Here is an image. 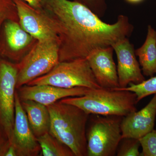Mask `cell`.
Wrapping results in <instances>:
<instances>
[{"mask_svg":"<svg viewBox=\"0 0 156 156\" xmlns=\"http://www.w3.org/2000/svg\"><path fill=\"white\" fill-rule=\"evenodd\" d=\"M37 140L42 156H75L69 147L50 132L37 137Z\"/></svg>","mask_w":156,"mask_h":156,"instance_id":"e0dca14e","label":"cell"},{"mask_svg":"<svg viewBox=\"0 0 156 156\" xmlns=\"http://www.w3.org/2000/svg\"><path fill=\"white\" fill-rule=\"evenodd\" d=\"M123 117L97 116L87 132V156H114L122 139L121 122Z\"/></svg>","mask_w":156,"mask_h":156,"instance_id":"5b68a950","label":"cell"},{"mask_svg":"<svg viewBox=\"0 0 156 156\" xmlns=\"http://www.w3.org/2000/svg\"><path fill=\"white\" fill-rule=\"evenodd\" d=\"M28 3V5L33 8L37 9H39L42 6V0H23Z\"/></svg>","mask_w":156,"mask_h":156,"instance_id":"cb8c5ba5","label":"cell"},{"mask_svg":"<svg viewBox=\"0 0 156 156\" xmlns=\"http://www.w3.org/2000/svg\"><path fill=\"white\" fill-rule=\"evenodd\" d=\"M112 47L99 48L89 54L87 58L98 83L101 88H119Z\"/></svg>","mask_w":156,"mask_h":156,"instance_id":"7c38bea8","label":"cell"},{"mask_svg":"<svg viewBox=\"0 0 156 156\" xmlns=\"http://www.w3.org/2000/svg\"><path fill=\"white\" fill-rule=\"evenodd\" d=\"M142 152L140 156H156V129L139 139Z\"/></svg>","mask_w":156,"mask_h":156,"instance_id":"ffe728a7","label":"cell"},{"mask_svg":"<svg viewBox=\"0 0 156 156\" xmlns=\"http://www.w3.org/2000/svg\"><path fill=\"white\" fill-rule=\"evenodd\" d=\"M120 90H126L134 92L136 95L137 102L144 98L156 94V76L137 84L130 83L125 88H117Z\"/></svg>","mask_w":156,"mask_h":156,"instance_id":"ac0fdd59","label":"cell"},{"mask_svg":"<svg viewBox=\"0 0 156 156\" xmlns=\"http://www.w3.org/2000/svg\"><path fill=\"white\" fill-rule=\"evenodd\" d=\"M14 8L16 6L13 0H0V26L8 20H14Z\"/></svg>","mask_w":156,"mask_h":156,"instance_id":"7402d4cb","label":"cell"},{"mask_svg":"<svg viewBox=\"0 0 156 156\" xmlns=\"http://www.w3.org/2000/svg\"><path fill=\"white\" fill-rule=\"evenodd\" d=\"M48 107L50 134L69 147L75 156H87V126L90 115L78 107L59 101Z\"/></svg>","mask_w":156,"mask_h":156,"instance_id":"7a4b0ae2","label":"cell"},{"mask_svg":"<svg viewBox=\"0 0 156 156\" xmlns=\"http://www.w3.org/2000/svg\"></svg>","mask_w":156,"mask_h":156,"instance_id":"4316f807","label":"cell"},{"mask_svg":"<svg viewBox=\"0 0 156 156\" xmlns=\"http://www.w3.org/2000/svg\"><path fill=\"white\" fill-rule=\"evenodd\" d=\"M10 143L16 149L17 156H37L41 154V148L37 138L30 126L17 91L15 93L14 127Z\"/></svg>","mask_w":156,"mask_h":156,"instance_id":"9c48e42d","label":"cell"},{"mask_svg":"<svg viewBox=\"0 0 156 156\" xmlns=\"http://www.w3.org/2000/svg\"><path fill=\"white\" fill-rule=\"evenodd\" d=\"M156 117V94L144 108L123 118L121 122L122 138L139 139L154 129Z\"/></svg>","mask_w":156,"mask_h":156,"instance_id":"4fadbf2b","label":"cell"},{"mask_svg":"<svg viewBox=\"0 0 156 156\" xmlns=\"http://www.w3.org/2000/svg\"><path fill=\"white\" fill-rule=\"evenodd\" d=\"M20 25L38 41L59 40V34L53 19L23 0H13Z\"/></svg>","mask_w":156,"mask_h":156,"instance_id":"ba28073f","label":"cell"},{"mask_svg":"<svg viewBox=\"0 0 156 156\" xmlns=\"http://www.w3.org/2000/svg\"><path fill=\"white\" fill-rule=\"evenodd\" d=\"M27 85H49L65 89L101 88L98 83L87 58L59 62L48 73Z\"/></svg>","mask_w":156,"mask_h":156,"instance_id":"277c9868","label":"cell"},{"mask_svg":"<svg viewBox=\"0 0 156 156\" xmlns=\"http://www.w3.org/2000/svg\"><path fill=\"white\" fill-rule=\"evenodd\" d=\"M135 53L144 76H154L156 74V31L151 26H148L145 42Z\"/></svg>","mask_w":156,"mask_h":156,"instance_id":"9a60e30c","label":"cell"},{"mask_svg":"<svg viewBox=\"0 0 156 156\" xmlns=\"http://www.w3.org/2000/svg\"><path fill=\"white\" fill-rule=\"evenodd\" d=\"M112 47L117 56L119 88H126L130 83L139 84L145 80L136 59L134 45L130 43L128 38L121 39Z\"/></svg>","mask_w":156,"mask_h":156,"instance_id":"30bf717a","label":"cell"},{"mask_svg":"<svg viewBox=\"0 0 156 156\" xmlns=\"http://www.w3.org/2000/svg\"><path fill=\"white\" fill-rule=\"evenodd\" d=\"M128 2L131 4H137L143 2L144 0H126Z\"/></svg>","mask_w":156,"mask_h":156,"instance_id":"484cf974","label":"cell"},{"mask_svg":"<svg viewBox=\"0 0 156 156\" xmlns=\"http://www.w3.org/2000/svg\"><path fill=\"white\" fill-rule=\"evenodd\" d=\"M18 66L0 60V135L11 141L15 117Z\"/></svg>","mask_w":156,"mask_h":156,"instance_id":"52a82bcc","label":"cell"},{"mask_svg":"<svg viewBox=\"0 0 156 156\" xmlns=\"http://www.w3.org/2000/svg\"><path fill=\"white\" fill-rule=\"evenodd\" d=\"M43 5L53 15L58 29L59 62L87 58L97 49L129 37L134 30L127 16L119 15L115 23L109 24L76 1L42 0Z\"/></svg>","mask_w":156,"mask_h":156,"instance_id":"6da1fadb","label":"cell"},{"mask_svg":"<svg viewBox=\"0 0 156 156\" xmlns=\"http://www.w3.org/2000/svg\"><path fill=\"white\" fill-rule=\"evenodd\" d=\"M140 146L139 139L133 138H122L118 147L116 156H140L139 151Z\"/></svg>","mask_w":156,"mask_h":156,"instance_id":"d6986e66","label":"cell"},{"mask_svg":"<svg viewBox=\"0 0 156 156\" xmlns=\"http://www.w3.org/2000/svg\"><path fill=\"white\" fill-rule=\"evenodd\" d=\"M29 123L37 138L49 132L50 115L48 106L32 100H20Z\"/></svg>","mask_w":156,"mask_h":156,"instance_id":"5bb4252c","label":"cell"},{"mask_svg":"<svg viewBox=\"0 0 156 156\" xmlns=\"http://www.w3.org/2000/svg\"><path fill=\"white\" fill-rule=\"evenodd\" d=\"M10 144L9 140L0 135V156H5Z\"/></svg>","mask_w":156,"mask_h":156,"instance_id":"603a6c76","label":"cell"},{"mask_svg":"<svg viewBox=\"0 0 156 156\" xmlns=\"http://www.w3.org/2000/svg\"><path fill=\"white\" fill-rule=\"evenodd\" d=\"M76 2L87 6L99 17H103L107 9L106 0H76Z\"/></svg>","mask_w":156,"mask_h":156,"instance_id":"44dd1931","label":"cell"},{"mask_svg":"<svg viewBox=\"0 0 156 156\" xmlns=\"http://www.w3.org/2000/svg\"><path fill=\"white\" fill-rule=\"evenodd\" d=\"M59 101L78 107L89 115L122 117L137 111L138 103L134 92L104 88L89 89L83 96L66 98Z\"/></svg>","mask_w":156,"mask_h":156,"instance_id":"3957f363","label":"cell"},{"mask_svg":"<svg viewBox=\"0 0 156 156\" xmlns=\"http://www.w3.org/2000/svg\"><path fill=\"white\" fill-rule=\"evenodd\" d=\"M5 156H17L16 149L11 143L10 144V145L6 151Z\"/></svg>","mask_w":156,"mask_h":156,"instance_id":"d4e9b609","label":"cell"},{"mask_svg":"<svg viewBox=\"0 0 156 156\" xmlns=\"http://www.w3.org/2000/svg\"><path fill=\"white\" fill-rule=\"evenodd\" d=\"M4 32L7 46L13 53L25 48L30 44L33 38L21 25L12 20L5 21Z\"/></svg>","mask_w":156,"mask_h":156,"instance_id":"2e32d148","label":"cell"},{"mask_svg":"<svg viewBox=\"0 0 156 156\" xmlns=\"http://www.w3.org/2000/svg\"><path fill=\"white\" fill-rule=\"evenodd\" d=\"M89 88L75 87L65 89L49 85H25L17 89L20 100H32L48 106L59 100L70 97L83 96Z\"/></svg>","mask_w":156,"mask_h":156,"instance_id":"8fae6325","label":"cell"},{"mask_svg":"<svg viewBox=\"0 0 156 156\" xmlns=\"http://www.w3.org/2000/svg\"><path fill=\"white\" fill-rule=\"evenodd\" d=\"M59 40L38 41L17 65V89L49 73L59 62Z\"/></svg>","mask_w":156,"mask_h":156,"instance_id":"8992f818","label":"cell"}]
</instances>
